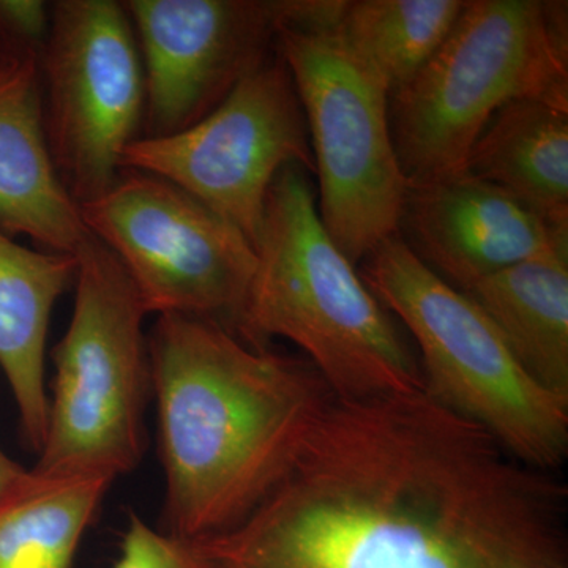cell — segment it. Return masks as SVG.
<instances>
[{
	"instance_id": "obj_1",
	"label": "cell",
	"mask_w": 568,
	"mask_h": 568,
	"mask_svg": "<svg viewBox=\"0 0 568 568\" xmlns=\"http://www.w3.org/2000/svg\"><path fill=\"white\" fill-rule=\"evenodd\" d=\"M567 489L424 388L334 398L209 568H566Z\"/></svg>"
},
{
	"instance_id": "obj_2",
	"label": "cell",
	"mask_w": 568,
	"mask_h": 568,
	"mask_svg": "<svg viewBox=\"0 0 568 568\" xmlns=\"http://www.w3.org/2000/svg\"><path fill=\"white\" fill-rule=\"evenodd\" d=\"M148 351L163 532L197 540L233 528L290 474L335 395L306 358L203 317H156Z\"/></svg>"
},
{
	"instance_id": "obj_3",
	"label": "cell",
	"mask_w": 568,
	"mask_h": 568,
	"mask_svg": "<svg viewBox=\"0 0 568 568\" xmlns=\"http://www.w3.org/2000/svg\"><path fill=\"white\" fill-rule=\"evenodd\" d=\"M306 173L291 164L268 190L237 335L254 347L276 336L294 343L335 398L422 390L417 355L328 237Z\"/></svg>"
},
{
	"instance_id": "obj_4",
	"label": "cell",
	"mask_w": 568,
	"mask_h": 568,
	"mask_svg": "<svg viewBox=\"0 0 568 568\" xmlns=\"http://www.w3.org/2000/svg\"><path fill=\"white\" fill-rule=\"evenodd\" d=\"M567 2L469 0L446 41L388 99L396 159L409 185L465 173L499 108H568Z\"/></svg>"
},
{
	"instance_id": "obj_5",
	"label": "cell",
	"mask_w": 568,
	"mask_h": 568,
	"mask_svg": "<svg viewBox=\"0 0 568 568\" xmlns=\"http://www.w3.org/2000/svg\"><path fill=\"white\" fill-rule=\"evenodd\" d=\"M358 265L369 291L413 335L429 398L518 462L547 473L562 465L568 398L528 375L473 298L426 267L398 234Z\"/></svg>"
},
{
	"instance_id": "obj_6",
	"label": "cell",
	"mask_w": 568,
	"mask_h": 568,
	"mask_svg": "<svg viewBox=\"0 0 568 568\" xmlns=\"http://www.w3.org/2000/svg\"><path fill=\"white\" fill-rule=\"evenodd\" d=\"M77 256L69 328L52 349L50 418L32 473L47 478L114 481L140 465L148 447L152 395L145 312L122 264L89 234Z\"/></svg>"
},
{
	"instance_id": "obj_7",
	"label": "cell",
	"mask_w": 568,
	"mask_h": 568,
	"mask_svg": "<svg viewBox=\"0 0 568 568\" xmlns=\"http://www.w3.org/2000/svg\"><path fill=\"white\" fill-rule=\"evenodd\" d=\"M276 52L293 77L308 126L321 223L357 267L398 234L409 190L392 140L390 92L335 28L282 26Z\"/></svg>"
},
{
	"instance_id": "obj_8",
	"label": "cell",
	"mask_w": 568,
	"mask_h": 568,
	"mask_svg": "<svg viewBox=\"0 0 568 568\" xmlns=\"http://www.w3.org/2000/svg\"><path fill=\"white\" fill-rule=\"evenodd\" d=\"M80 215L118 257L148 315L203 317L237 335L256 252L233 223L175 183L130 168Z\"/></svg>"
},
{
	"instance_id": "obj_9",
	"label": "cell",
	"mask_w": 568,
	"mask_h": 568,
	"mask_svg": "<svg viewBox=\"0 0 568 568\" xmlns=\"http://www.w3.org/2000/svg\"><path fill=\"white\" fill-rule=\"evenodd\" d=\"M39 69L52 164L80 207L111 189L142 134L144 67L122 3L51 2Z\"/></svg>"
},
{
	"instance_id": "obj_10",
	"label": "cell",
	"mask_w": 568,
	"mask_h": 568,
	"mask_svg": "<svg viewBox=\"0 0 568 568\" xmlns=\"http://www.w3.org/2000/svg\"><path fill=\"white\" fill-rule=\"evenodd\" d=\"M315 171L308 126L293 77L278 52L244 78L219 106L181 133L140 138L122 168L181 186L256 244L276 175Z\"/></svg>"
},
{
	"instance_id": "obj_11",
	"label": "cell",
	"mask_w": 568,
	"mask_h": 568,
	"mask_svg": "<svg viewBox=\"0 0 568 568\" xmlns=\"http://www.w3.org/2000/svg\"><path fill=\"white\" fill-rule=\"evenodd\" d=\"M144 67L141 138L190 129L276 51L284 0H123Z\"/></svg>"
},
{
	"instance_id": "obj_12",
	"label": "cell",
	"mask_w": 568,
	"mask_h": 568,
	"mask_svg": "<svg viewBox=\"0 0 568 568\" xmlns=\"http://www.w3.org/2000/svg\"><path fill=\"white\" fill-rule=\"evenodd\" d=\"M398 235L463 293L511 265L568 248V230L552 227L504 190L467 173L409 185Z\"/></svg>"
},
{
	"instance_id": "obj_13",
	"label": "cell",
	"mask_w": 568,
	"mask_h": 568,
	"mask_svg": "<svg viewBox=\"0 0 568 568\" xmlns=\"http://www.w3.org/2000/svg\"><path fill=\"white\" fill-rule=\"evenodd\" d=\"M0 231L61 254H74L89 235L52 164L32 52L0 59Z\"/></svg>"
},
{
	"instance_id": "obj_14",
	"label": "cell",
	"mask_w": 568,
	"mask_h": 568,
	"mask_svg": "<svg viewBox=\"0 0 568 568\" xmlns=\"http://www.w3.org/2000/svg\"><path fill=\"white\" fill-rule=\"evenodd\" d=\"M77 256L28 248L0 231V369L9 381L26 444L40 454L50 398L44 353L54 305L77 280Z\"/></svg>"
},
{
	"instance_id": "obj_15",
	"label": "cell",
	"mask_w": 568,
	"mask_h": 568,
	"mask_svg": "<svg viewBox=\"0 0 568 568\" xmlns=\"http://www.w3.org/2000/svg\"><path fill=\"white\" fill-rule=\"evenodd\" d=\"M465 173L568 230V108L532 99L504 104L470 148Z\"/></svg>"
},
{
	"instance_id": "obj_16",
	"label": "cell",
	"mask_w": 568,
	"mask_h": 568,
	"mask_svg": "<svg viewBox=\"0 0 568 568\" xmlns=\"http://www.w3.org/2000/svg\"><path fill=\"white\" fill-rule=\"evenodd\" d=\"M465 294L496 325L528 375L568 398V248L511 265Z\"/></svg>"
},
{
	"instance_id": "obj_17",
	"label": "cell",
	"mask_w": 568,
	"mask_h": 568,
	"mask_svg": "<svg viewBox=\"0 0 568 568\" xmlns=\"http://www.w3.org/2000/svg\"><path fill=\"white\" fill-rule=\"evenodd\" d=\"M112 481L47 478L29 469L0 507V568H71Z\"/></svg>"
},
{
	"instance_id": "obj_18",
	"label": "cell",
	"mask_w": 568,
	"mask_h": 568,
	"mask_svg": "<svg viewBox=\"0 0 568 568\" xmlns=\"http://www.w3.org/2000/svg\"><path fill=\"white\" fill-rule=\"evenodd\" d=\"M465 0H355L335 31L394 93L436 54L465 9Z\"/></svg>"
},
{
	"instance_id": "obj_19",
	"label": "cell",
	"mask_w": 568,
	"mask_h": 568,
	"mask_svg": "<svg viewBox=\"0 0 568 568\" xmlns=\"http://www.w3.org/2000/svg\"><path fill=\"white\" fill-rule=\"evenodd\" d=\"M112 568H209L192 540L160 532L134 511L123 534L121 556Z\"/></svg>"
},
{
	"instance_id": "obj_20",
	"label": "cell",
	"mask_w": 568,
	"mask_h": 568,
	"mask_svg": "<svg viewBox=\"0 0 568 568\" xmlns=\"http://www.w3.org/2000/svg\"><path fill=\"white\" fill-rule=\"evenodd\" d=\"M50 29V3L39 0H0V59L40 54Z\"/></svg>"
},
{
	"instance_id": "obj_21",
	"label": "cell",
	"mask_w": 568,
	"mask_h": 568,
	"mask_svg": "<svg viewBox=\"0 0 568 568\" xmlns=\"http://www.w3.org/2000/svg\"><path fill=\"white\" fill-rule=\"evenodd\" d=\"M28 476L29 469L18 465L0 448V507L21 488Z\"/></svg>"
}]
</instances>
